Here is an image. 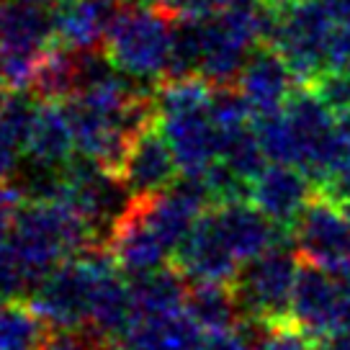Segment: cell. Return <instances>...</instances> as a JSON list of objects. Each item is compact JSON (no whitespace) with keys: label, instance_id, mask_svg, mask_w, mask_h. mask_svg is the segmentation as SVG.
<instances>
[{"label":"cell","instance_id":"cell-1","mask_svg":"<svg viewBox=\"0 0 350 350\" xmlns=\"http://www.w3.org/2000/svg\"><path fill=\"white\" fill-rule=\"evenodd\" d=\"M173 52V16L163 8L124 5L106 33V55L124 75L163 83Z\"/></svg>","mask_w":350,"mask_h":350},{"label":"cell","instance_id":"cell-2","mask_svg":"<svg viewBox=\"0 0 350 350\" xmlns=\"http://www.w3.org/2000/svg\"><path fill=\"white\" fill-rule=\"evenodd\" d=\"M113 262L116 260L109 247H93L83 255H75L44 275L26 301L33 306L36 314L46 319L52 329L88 327L96 284L100 273Z\"/></svg>","mask_w":350,"mask_h":350},{"label":"cell","instance_id":"cell-3","mask_svg":"<svg viewBox=\"0 0 350 350\" xmlns=\"http://www.w3.org/2000/svg\"><path fill=\"white\" fill-rule=\"evenodd\" d=\"M299 268H301V258L296 252L294 237L245 262L237 278L232 281L242 317H258L273 325L286 322Z\"/></svg>","mask_w":350,"mask_h":350},{"label":"cell","instance_id":"cell-4","mask_svg":"<svg viewBox=\"0 0 350 350\" xmlns=\"http://www.w3.org/2000/svg\"><path fill=\"white\" fill-rule=\"evenodd\" d=\"M288 322L322 345L350 322V275H332L301 260Z\"/></svg>","mask_w":350,"mask_h":350},{"label":"cell","instance_id":"cell-5","mask_svg":"<svg viewBox=\"0 0 350 350\" xmlns=\"http://www.w3.org/2000/svg\"><path fill=\"white\" fill-rule=\"evenodd\" d=\"M335 18L319 0H304L278 16L271 42L284 55L296 83L309 85L327 70V42Z\"/></svg>","mask_w":350,"mask_h":350},{"label":"cell","instance_id":"cell-6","mask_svg":"<svg viewBox=\"0 0 350 350\" xmlns=\"http://www.w3.org/2000/svg\"><path fill=\"white\" fill-rule=\"evenodd\" d=\"M299 258L332 275H350V219L332 196L317 191L291 230Z\"/></svg>","mask_w":350,"mask_h":350},{"label":"cell","instance_id":"cell-7","mask_svg":"<svg viewBox=\"0 0 350 350\" xmlns=\"http://www.w3.org/2000/svg\"><path fill=\"white\" fill-rule=\"evenodd\" d=\"M170 258L191 284H232L240 273V258L219 230L214 208L196 219L191 234Z\"/></svg>","mask_w":350,"mask_h":350},{"label":"cell","instance_id":"cell-8","mask_svg":"<svg viewBox=\"0 0 350 350\" xmlns=\"http://www.w3.org/2000/svg\"><path fill=\"white\" fill-rule=\"evenodd\" d=\"M178 170L180 165L175 160L173 147L160 126V119L150 121L134 134L119 167L121 178L134 193V198H147L167 191L175 183Z\"/></svg>","mask_w":350,"mask_h":350},{"label":"cell","instance_id":"cell-9","mask_svg":"<svg viewBox=\"0 0 350 350\" xmlns=\"http://www.w3.org/2000/svg\"><path fill=\"white\" fill-rule=\"evenodd\" d=\"M317 191V183L299 165L271 163L252 180L250 201L278 227L291 232Z\"/></svg>","mask_w":350,"mask_h":350},{"label":"cell","instance_id":"cell-10","mask_svg":"<svg viewBox=\"0 0 350 350\" xmlns=\"http://www.w3.org/2000/svg\"><path fill=\"white\" fill-rule=\"evenodd\" d=\"M234 85L240 88L245 100L250 103L252 119H255L262 113L284 109L288 96L294 93L296 77L273 44H258L247 57Z\"/></svg>","mask_w":350,"mask_h":350},{"label":"cell","instance_id":"cell-11","mask_svg":"<svg viewBox=\"0 0 350 350\" xmlns=\"http://www.w3.org/2000/svg\"><path fill=\"white\" fill-rule=\"evenodd\" d=\"M121 8V0H55L49 5L55 42L72 52L98 49Z\"/></svg>","mask_w":350,"mask_h":350},{"label":"cell","instance_id":"cell-12","mask_svg":"<svg viewBox=\"0 0 350 350\" xmlns=\"http://www.w3.org/2000/svg\"><path fill=\"white\" fill-rule=\"evenodd\" d=\"M183 173H201L219 160V131L208 106L157 116Z\"/></svg>","mask_w":350,"mask_h":350},{"label":"cell","instance_id":"cell-13","mask_svg":"<svg viewBox=\"0 0 350 350\" xmlns=\"http://www.w3.org/2000/svg\"><path fill=\"white\" fill-rule=\"evenodd\" d=\"M214 217H217L224 240L230 242L240 262L252 260L275 245L291 240V232L278 227L252 201H234V204L214 206Z\"/></svg>","mask_w":350,"mask_h":350},{"label":"cell","instance_id":"cell-14","mask_svg":"<svg viewBox=\"0 0 350 350\" xmlns=\"http://www.w3.org/2000/svg\"><path fill=\"white\" fill-rule=\"evenodd\" d=\"M134 319H137V306H134V296H131V284L126 273L119 268V262H113L100 273L98 284H96L88 329L100 342L121 345L134 325Z\"/></svg>","mask_w":350,"mask_h":350},{"label":"cell","instance_id":"cell-15","mask_svg":"<svg viewBox=\"0 0 350 350\" xmlns=\"http://www.w3.org/2000/svg\"><path fill=\"white\" fill-rule=\"evenodd\" d=\"M113 255V260L119 262V268L126 275H142L150 273L154 268H160L165 258L170 255L160 237L152 232V227L144 221L139 201L134 198L131 208L124 214L113 234L106 245Z\"/></svg>","mask_w":350,"mask_h":350},{"label":"cell","instance_id":"cell-16","mask_svg":"<svg viewBox=\"0 0 350 350\" xmlns=\"http://www.w3.org/2000/svg\"><path fill=\"white\" fill-rule=\"evenodd\" d=\"M206 332L193 317L183 312L160 314V317H137L126 338L124 350H204Z\"/></svg>","mask_w":350,"mask_h":350},{"label":"cell","instance_id":"cell-17","mask_svg":"<svg viewBox=\"0 0 350 350\" xmlns=\"http://www.w3.org/2000/svg\"><path fill=\"white\" fill-rule=\"evenodd\" d=\"M75 131L67 116L65 100H42L31 137L26 142V160L52 167H65L75 154Z\"/></svg>","mask_w":350,"mask_h":350},{"label":"cell","instance_id":"cell-18","mask_svg":"<svg viewBox=\"0 0 350 350\" xmlns=\"http://www.w3.org/2000/svg\"><path fill=\"white\" fill-rule=\"evenodd\" d=\"M137 317H160L186 309L188 278L175 265H160L150 273L129 275Z\"/></svg>","mask_w":350,"mask_h":350},{"label":"cell","instance_id":"cell-19","mask_svg":"<svg viewBox=\"0 0 350 350\" xmlns=\"http://www.w3.org/2000/svg\"><path fill=\"white\" fill-rule=\"evenodd\" d=\"M137 201H139L144 221L152 227V232L160 237V242L167 247L170 255L180 247V242L193 230L196 219L204 214L201 208H196L173 188H167L163 193H154V196L137 198Z\"/></svg>","mask_w":350,"mask_h":350},{"label":"cell","instance_id":"cell-20","mask_svg":"<svg viewBox=\"0 0 350 350\" xmlns=\"http://www.w3.org/2000/svg\"><path fill=\"white\" fill-rule=\"evenodd\" d=\"M186 312L204 332L234 329L242 319L232 284H193L188 288Z\"/></svg>","mask_w":350,"mask_h":350},{"label":"cell","instance_id":"cell-21","mask_svg":"<svg viewBox=\"0 0 350 350\" xmlns=\"http://www.w3.org/2000/svg\"><path fill=\"white\" fill-rule=\"evenodd\" d=\"M52 327L29 301L0 304V350H44Z\"/></svg>","mask_w":350,"mask_h":350},{"label":"cell","instance_id":"cell-22","mask_svg":"<svg viewBox=\"0 0 350 350\" xmlns=\"http://www.w3.org/2000/svg\"><path fill=\"white\" fill-rule=\"evenodd\" d=\"M31 90L42 100H65L77 90V52L52 44L39 62Z\"/></svg>","mask_w":350,"mask_h":350},{"label":"cell","instance_id":"cell-23","mask_svg":"<svg viewBox=\"0 0 350 350\" xmlns=\"http://www.w3.org/2000/svg\"><path fill=\"white\" fill-rule=\"evenodd\" d=\"M219 160L227 163L234 173H240L250 183L268 167V157L262 152L252 124L230 134H219Z\"/></svg>","mask_w":350,"mask_h":350},{"label":"cell","instance_id":"cell-24","mask_svg":"<svg viewBox=\"0 0 350 350\" xmlns=\"http://www.w3.org/2000/svg\"><path fill=\"white\" fill-rule=\"evenodd\" d=\"M255 134L260 139V147L268 163H284V165H299V139L291 126V121L286 116V111H273V113H262L252 119Z\"/></svg>","mask_w":350,"mask_h":350},{"label":"cell","instance_id":"cell-25","mask_svg":"<svg viewBox=\"0 0 350 350\" xmlns=\"http://www.w3.org/2000/svg\"><path fill=\"white\" fill-rule=\"evenodd\" d=\"M33 286V278L23 268L18 255L8 247V242L0 245V301L21 299Z\"/></svg>","mask_w":350,"mask_h":350},{"label":"cell","instance_id":"cell-26","mask_svg":"<svg viewBox=\"0 0 350 350\" xmlns=\"http://www.w3.org/2000/svg\"><path fill=\"white\" fill-rule=\"evenodd\" d=\"M309 88L325 100V106L335 116L350 111V70H325L309 83Z\"/></svg>","mask_w":350,"mask_h":350},{"label":"cell","instance_id":"cell-27","mask_svg":"<svg viewBox=\"0 0 350 350\" xmlns=\"http://www.w3.org/2000/svg\"><path fill=\"white\" fill-rule=\"evenodd\" d=\"M252 350H319V345L286 319L268 329Z\"/></svg>","mask_w":350,"mask_h":350},{"label":"cell","instance_id":"cell-28","mask_svg":"<svg viewBox=\"0 0 350 350\" xmlns=\"http://www.w3.org/2000/svg\"><path fill=\"white\" fill-rule=\"evenodd\" d=\"M327 70H350V21H338L329 33Z\"/></svg>","mask_w":350,"mask_h":350},{"label":"cell","instance_id":"cell-29","mask_svg":"<svg viewBox=\"0 0 350 350\" xmlns=\"http://www.w3.org/2000/svg\"><path fill=\"white\" fill-rule=\"evenodd\" d=\"M227 5V0H165V11L170 16H193V18H204V16H214Z\"/></svg>","mask_w":350,"mask_h":350},{"label":"cell","instance_id":"cell-30","mask_svg":"<svg viewBox=\"0 0 350 350\" xmlns=\"http://www.w3.org/2000/svg\"><path fill=\"white\" fill-rule=\"evenodd\" d=\"M21 204L23 198L16 188L0 183V245L8 240V234L13 230V221H16V211H18Z\"/></svg>","mask_w":350,"mask_h":350},{"label":"cell","instance_id":"cell-31","mask_svg":"<svg viewBox=\"0 0 350 350\" xmlns=\"http://www.w3.org/2000/svg\"><path fill=\"white\" fill-rule=\"evenodd\" d=\"M204 350H252L250 340L240 329H221V332H206Z\"/></svg>","mask_w":350,"mask_h":350},{"label":"cell","instance_id":"cell-32","mask_svg":"<svg viewBox=\"0 0 350 350\" xmlns=\"http://www.w3.org/2000/svg\"><path fill=\"white\" fill-rule=\"evenodd\" d=\"M21 152V147L0 129V183H8L13 175L18 173V154Z\"/></svg>","mask_w":350,"mask_h":350},{"label":"cell","instance_id":"cell-33","mask_svg":"<svg viewBox=\"0 0 350 350\" xmlns=\"http://www.w3.org/2000/svg\"><path fill=\"white\" fill-rule=\"evenodd\" d=\"M319 191H325L327 196H332L338 204H342V201H348L350 198V152L348 157H345V163L340 165V170L332 178H329L325 186L319 188Z\"/></svg>","mask_w":350,"mask_h":350},{"label":"cell","instance_id":"cell-34","mask_svg":"<svg viewBox=\"0 0 350 350\" xmlns=\"http://www.w3.org/2000/svg\"><path fill=\"white\" fill-rule=\"evenodd\" d=\"M338 134H340V139L345 142V147H348V152H350V111H342V113H338Z\"/></svg>","mask_w":350,"mask_h":350},{"label":"cell","instance_id":"cell-35","mask_svg":"<svg viewBox=\"0 0 350 350\" xmlns=\"http://www.w3.org/2000/svg\"><path fill=\"white\" fill-rule=\"evenodd\" d=\"M124 5H131V8H163L165 0H121Z\"/></svg>","mask_w":350,"mask_h":350},{"label":"cell","instance_id":"cell-36","mask_svg":"<svg viewBox=\"0 0 350 350\" xmlns=\"http://www.w3.org/2000/svg\"><path fill=\"white\" fill-rule=\"evenodd\" d=\"M273 8H278V11H286V8H294V5H299V3H304V0H268Z\"/></svg>","mask_w":350,"mask_h":350},{"label":"cell","instance_id":"cell-37","mask_svg":"<svg viewBox=\"0 0 350 350\" xmlns=\"http://www.w3.org/2000/svg\"><path fill=\"white\" fill-rule=\"evenodd\" d=\"M21 3H29V5H39V8H49L55 0H21Z\"/></svg>","mask_w":350,"mask_h":350},{"label":"cell","instance_id":"cell-38","mask_svg":"<svg viewBox=\"0 0 350 350\" xmlns=\"http://www.w3.org/2000/svg\"><path fill=\"white\" fill-rule=\"evenodd\" d=\"M340 206H342V211H345V217L350 219V198H348V201H342V204H340Z\"/></svg>","mask_w":350,"mask_h":350}]
</instances>
